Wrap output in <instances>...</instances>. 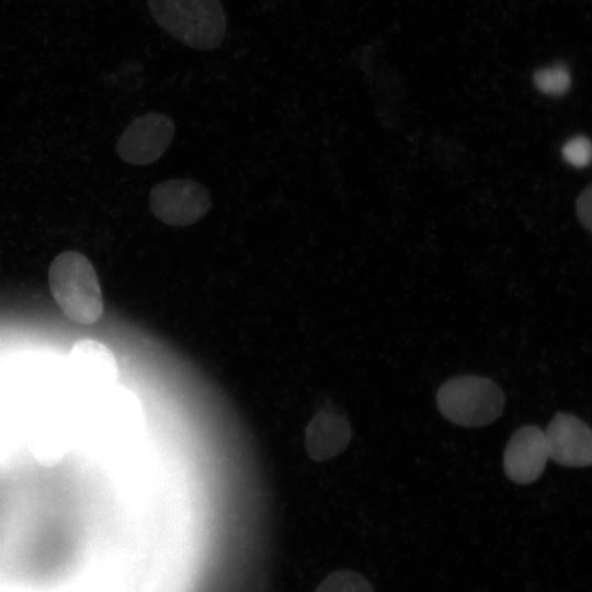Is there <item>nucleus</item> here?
I'll use <instances>...</instances> for the list:
<instances>
[{"label":"nucleus","instance_id":"nucleus-2","mask_svg":"<svg viewBox=\"0 0 592 592\" xmlns=\"http://www.w3.org/2000/svg\"><path fill=\"white\" fill-rule=\"evenodd\" d=\"M148 7L162 30L191 48L214 49L226 35L219 0H148Z\"/></svg>","mask_w":592,"mask_h":592},{"label":"nucleus","instance_id":"nucleus-5","mask_svg":"<svg viewBox=\"0 0 592 592\" xmlns=\"http://www.w3.org/2000/svg\"><path fill=\"white\" fill-rule=\"evenodd\" d=\"M174 133V123L166 114H144L124 129L116 143V152L129 164L152 163L170 147Z\"/></svg>","mask_w":592,"mask_h":592},{"label":"nucleus","instance_id":"nucleus-8","mask_svg":"<svg viewBox=\"0 0 592 592\" xmlns=\"http://www.w3.org/2000/svg\"><path fill=\"white\" fill-rule=\"evenodd\" d=\"M69 368L73 379L91 391H104L114 386L117 365L110 349L93 339L77 341L69 352Z\"/></svg>","mask_w":592,"mask_h":592},{"label":"nucleus","instance_id":"nucleus-4","mask_svg":"<svg viewBox=\"0 0 592 592\" xmlns=\"http://www.w3.org/2000/svg\"><path fill=\"white\" fill-rule=\"evenodd\" d=\"M149 206L160 221L185 227L202 219L212 207L208 189L192 179H171L150 191Z\"/></svg>","mask_w":592,"mask_h":592},{"label":"nucleus","instance_id":"nucleus-9","mask_svg":"<svg viewBox=\"0 0 592 592\" xmlns=\"http://www.w3.org/2000/svg\"><path fill=\"white\" fill-rule=\"evenodd\" d=\"M351 436V425L345 415L332 409H322L307 425L306 449L314 460H327L342 453Z\"/></svg>","mask_w":592,"mask_h":592},{"label":"nucleus","instance_id":"nucleus-6","mask_svg":"<svg viewBox=\"0 0 592 592\" xmlns=\"http://www.w3.org/2000/svg\"><path fill=\"white\" fill-rule=\"evenodd\" d=\"M545 432L548 455L566 467L592 466V429L573 414L557 413Z\"/></svg>","mask_w":592,"mask_h":592},{"label":"nucleus","instance_id":"nucleus-13","mask_svg":"<svg viewBox=\"0 0 592 592\" xmlns=\"http://www.w3.org/2000/svg\"><path fill=\"white\" fill-rule=\"evenodd\" d=\"M577 215L581 224L592 231V184L577 200Z\"/></svg>","mask_w":592,"mask_h":592},{"label":"nucleus","instance_id":"nucleus-11","mask_svg":"<svg viewBox=\"0 0 592 592\" xmlns=\"http://www.w3.org/2000/svg\"><path fill=\"white\" fill-rule=\"evenodd\" d=\"M534 83L545 94L561 95L570 88L571 76L566 67L556 65L538 70L534 76Z\"/></svg>","mask_w":592,"mask_h":592},{"label":"nucleus","instance_id":"nucleus-1","mask_svg":"<svg viewBox=\"0 0 592 592\" xmlns=\"http://www.w3.org/2000/svg\"><path fill=\"white\" fill-rule=\"evenodd\" d=\"M48 285L53 298L71 320L91 325L104 309L99 277L91 261L73 250L59 253L48 270Z\"/></svg>","mask_w":592,"mask_h":592},{"label":"nucleus","instance_id":"nucleus-12","mask_svg":"<svg viewBox=\"0 0 592 592\" xmlns=\"http://www.w3.org/2000/svg\"><path fill=\"white\" fill-rule=\"evenodd\" d=\"M561 151L563 159L576 168L587 167L592 161V143L584 136L570 138Z\"/></svg>","mask_w":592,"mask_h":592},{"label":"nucleus","instance_id":"nucleus-10","mask_svg":"<svg viewBox=\"0 0 592 592\" xmlns=\"http://www.w3.org/2000/svg\"><path fill=\"white\" fill-rule=\"evenodd\" d=\"M315 592H374L371 583L353 570H338L327 576Z\"/></svg>","mask_w":592,"mask_h":592},{"label":"nucleus","instance_id":"nucleus-3","mask_svg":"<svg viewBox=\"0 0 592 592\" xmlns=\"http://www.w3.org/2000/svg\"><path fill=\"white\" fill-rule=\"evenodd\" d=\"M436 401L448 421L460 426L479 428L500 417L504 395L493 380L465 375L445 382L437 391Z\"/></svg>","mask_w":592,"mask_h":592},{"label":"nucleus","instance_id":"nucleus-7","mask_svg":"<svg viewBox=\"0 0 592 592\" xmlns=\"http://www.w3.org/2000/svg\"><path fill=\"white\" fill-rule=\"evenodd\" d=\"M548 458L544 430L537 425H525L516 430L506 444L504 473L515 483H532L543 474Z\"/></svg>","mask_w":592,"mask_h":592}]
</instances>
